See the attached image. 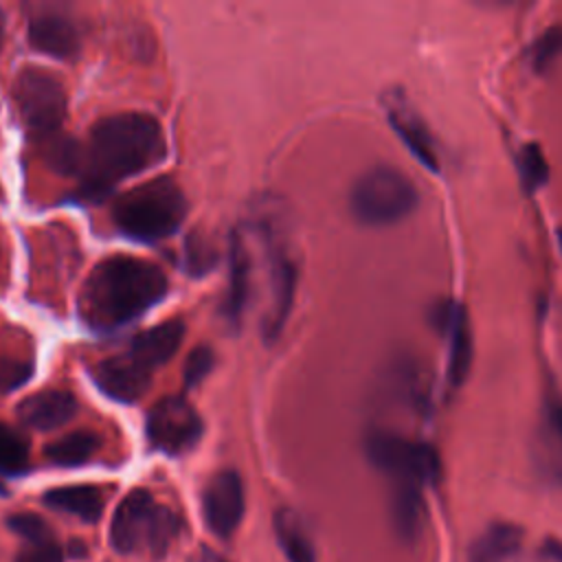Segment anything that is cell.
<instances>
[{"instance_id":"6da1fadb","label":"cell","mask_w":562,"mask_h":562,"mask_svg":"<svg viewBox=\"0 0 562 562\" xmlns=\"http://www.w3.org/2000/svg\"><path fill=\"white\" fill-rule=\"evenodd\" d=\"M165 134L158 121L143 112H119L101 119L81 147L79 171L83 191L101 195L127 176L162 160Z\"/></svg>"},{"instance_id":"7a4b0ae2","label":"cell","mask_w":562,"mask_h":562,"mask_svg":"<svg viewBox=\"0 0 562 562\" xmlns=\"http://www.w3.org/2000/svg\"><path fill=\"white\" fill-rule=\"evenodd\" d=\"M167 290V277L154 261L114 255L99 261L86 277L79 314L88 327L108 331L145 314Z\"/></svg>"},{"instance_id":"3957f363","label":"cell","mask_w":562,"mask_h":562,"mask_svg":"<svg viewBox=\"0 0 562 562\" xmlns=\"http://www.w3.org/2000/svg\"><path fill=\"white\" fill-rule=\"evenodd\" d=\"M187 213V200L169 176L147 180L125 191L112 206L116 228L140 241H156L173 235Z\"/></svg>"},{"instance_id":"277c9868","label":"cell","mask_w":562,"mask_h":562,"mask_svg":"<svg viewBox=\"0 0 562 562\" xmlns=\"http://www.w3.org/2000/svg\"><path fill=\"white\" fill-rule=\"evenodd\" d=\"M180 531L178 516L160 505L147 490H132L116 507L110 525V542L119 553L149 551L160 558Z\"/></svg>"},{"instance_id":"5b68a950","label":"cell","mask_w":562,"mask_h":562,"mask_svg":"<svg viewBox=\"0 0 562 562\" xmlns=\"http://www.w3.org/2000/svg\"><path fill=\"white\" fill-rule=\"evenodd\" d=\"M419 204L415 182L393 165H373L362 171L351 191L349 209L364 226H391L408 217Z\"/></svg>"},{"instance_id":"8992f818","label":"cell","mask_w":562,"mask_h":562,"mask_svg":"<svg viewBox=\"0 0 562 562\" xmlns=\"http://www.w3.org/2000/svg\"><path fill=\"white\" fill-rule=\"evenodd\" d=\"M364 450L369 461L393 483H411L424 490L441 476L439 452L428 441L393 430H373L364 439Z\"/></svg>"},{"instance_id":"52a82bcc","label":"cell","mask_w":562,"mask_h":562,"mask_svg":"<svg viewBox=\"0 0 562 562\" xmlns=\"http://www.w3.org/2000/svg\"><path fill=\"white\" fill-rule=\"evenodd\" d=\"M13 97L24 123L40 136L55 134L66 116V90L61 81L37 66L20 70Z\"/></svg>"},{"instance_id":"ba28073f","label":"cell","mask_w":562,"mask_h":562,"mask_svg":"<svg viewBox=\"0 0 562 562\" xmlns=\"http://www.w3.org/2000/svg\"><path fill=\"white\" fill-rule=\"evenodd\" d=\"M428 321L432 329L439 336H443L448 342L446 382H448V389L457 391L468 380L472 369V358H474L468 310L463 303L454 299H437L428 310Z\"/></svg>"},{"instance_id":"9c48e42d","label":"cell","mask_w":562,"mask_h":562,"mask_svg":"<svg viewBox=\"0 0 562 562\" xmlns=\"http://www.w3.org/2000/svg\"><path fill=\"white\" fill-rule=\"evenodd\" d=\"M204 424L198 411L180 395L154 404L147 415V439L151 448L171 457L189 452L202 437Z\"/></svg>"},{"instance_id":"30bf717a","label":"cell","mask_w":562,"mask_h":562,"mask_svg":"<svg viewBox=\"0 0 562 562\" xmlns=\"http://www.w3.org/2000/svg\"><path fill=\"white\" fill-rule=\"evenodd\" d=\"M384 114L393 127V132L402 138V143L408 147V151L432 173L441 171V154L435 143V136L430 127L426 125L424 116L417 112V108L411 103V99L397 90L391 88L382 97Z\"/></svg>"},{"instance_id":"8fae6325","label":"cell","mask_w":562,"mask_h":562,"mask_svg":"<svg viewBox=\"0 0 562 562\" xmlns=\"http://www.w3.org/2000/svg\"><path fill=\"white\" fill-rule=\"evenodd\" d=\"M244 483L235 470L215 472L202 492L206 527L217 538H231L244 518Z\"/></svg>"},{"instance_id":"7c38bea8","label":"cell","mask_w":562,"mask_h":562,"mask_svg":"<svg viewBox=\"0 0 562 562\" xmlns=\"http://www.w3.org/2000/svg\"><path fill=\"white\" fill-rule=\"evenodd\" d=\"M151 375L154 373H149L136 360H132L127 351L119 356H110L97 362L92 369V378L99 384V389L105 395L121 402L138 400L147 391Z\"/></svg>"},{"instance_id":"4fadbf2b","label":"cell","mask_w":562,"mask_h":562,"mask_svg":"<svg viewBox=\"0 0 562 562\" xmlns=\"http://www.w3.org/2000/svg\"><path fill=\"white\" fill-rule=\"evenodd\" d=\"M525 529L509 520L490 522L468 547V562H520Z\"/></svg>"},{"instance_id":"5bb4252c","label":"cell","mask_w":562,"mask_h":562,"mask_svg":"<svg viewBox=\"0 0 562 562\" xmlns=\"http://www.w3.org/2000/svg\"><path fill=\"white\" fill-rule=\"evenodd\" d=\"M77 397L66 389H44L29 397H24L18 406V417L22 424L37 428V430H50L77 413Z\"/></svg>"},{"instance_id":"9a60e30c","label":"cell","mask_w":562,"mask_h":562,"mask_svg":"<svg viewBox=\"0 0 562 562\" xmlns=\"http://www.w3.org/2000/svg\"><path fill=\"white\" fill-rule=\"evenodd\" d=\"M184 336V323L180 318H171L158 323L140 334L130 342L127 353L149 373H154L160 364L173 358Z\"/></svg>"},{"instance_id":"2e32d148","label":"cell","mask_w":562,"mask_h":562,"mask_svg":"<svg viewBox=\"0 0 562 562\" xmlns=\"http://www.w3.org/2000/svg\"><path fill=\"white\" fill-rule=\"evenodd\" d=\"M29 42L33 48L57 59H70L79 50V33L75 24L59 13L33 15L29 20Z\"/></svg>"},{"instance_id":"e0dca14e","label":"cell","mask_w":562,"mask_h":562,"mask_svg":"<svg viewBox=\"0 0 562 562\" xmlns=\"http://www.w3.org/2000/svg\"><path fill=\"white\" fill-rule=\"evenodd\" d=\"M44 505L61 512V514H70L83 522H97L103 514V492L97 485H64V487H53L42 496Z\"/></svg>"},{"instance_id":"ac0fdd59","label":"cell","mask_w":562,"mask_h":562,"mask_svg":"<svg viewBox=\"0 0 562 562\" xmlns=\"http://www.w3.org/2000/svg\"><path fill=\"white\" fill-rule=\"evenodd\" d=\"M274 533L290 562H316V551L307 529L292 509L283 507L274 514Z\"/></svg>"},{"instance_id":"d6986e66","label":"cell","mask_w":562,"mask_h":562,"mask_svg":"<svg viewBox=\"0 0 562 562\" xmlns=\"http://www.w3.org/2000/svg\"><path fill=\"white\" fill-rule=\"evenodd\" d=\"M99 446V437L94 432L88 430H77L70 435H64L61 439H55L46 446L44 454L53 465H61V468H75L81 465L86 461L92 459V454L97 452Z\"/></svg>"},{"instance_id":"ffe728a7","label":"cell","mask_w":562,"mask_h":562,"mask_svg":"<svg viewBox=\"0 0 562 562\" xmlns=\"http://www.w3.org/2000/svg\"><path fill=\"white\" fill-rule=\"evenodd\" d=\"M391 509H393V522L397 525V531L406 538H413L422 525V509H424L422 487L411 483H393Z\"/></svg>"},{"instance_id":"44dd1931","label":"cell","mask_w":562,"mask_h":562,"mask_svg":"<svg viewBox=\"0 0 562 562\" xmlns=\"http://www.w3.org/2000/svg\"><path fill=\"white\" fill-rule=\"evenodd\" d=\"M542 448L547 463L562 476V395L549 391L542 406Z\"/></svg>"},{"instance_id":"7402d4cb","label":"cell","mask_w":562,"mask_h":562,"mask_svg":"<svg viewBox=\"0 0 562 562\" xmlns=\"http://www.w3.org/2000/svg\"><path fill=\"white\" fill-rule=\"evenodd\" d=\"M248 277H250V266H248V252L241 244V239H233L231 248V285H228V296L224 312L231 321H237L244 303L248 299Z\"/></svg>"},{"instance_id":"603a6c76","label":"cell","mask_w":562,"mask_h":562,"mask_svg":"<svg viewBox=\"0 0 562 562\" xmlns=\"http://www.w3.org/2000/svg\"><path fill=\"white\" fill-rule=\"evenodd\" d=\"M7 527L11 531H15L22 540H26V544L31 549H37V551H44V553H57L61 555V549L55 540V533L53 529L35 514H11L7 518Z\"/></svg>"},{"instance_id":"cb8c5ba5","label":"cell","mask_w":562,"mask_h":562,"mask_svg":"<svg viewBox=\"0 0 562 562\" xmlns=\"http://www.w3.org/2000/svg\"><path fill=\"white\" fill-rule=\"evenodd\" d=\"M518 176L527 193L538 191L549 180V162L538 143H527L518 151Z\"/></svg>"},{"instance_id":"d4e9b609","label":"cell","mask_w":562,"mask_h":562,"mask_svg":"<svg viewBox=\"0 0 562 562\" xmlns=\"http://www.w3.org/2000/svg\"><path fill=\"white\" fill-rule=\"evenodd\" d=\"M29 468V443L13 428L0 424V474L15 476Z\"/></svg>"},{"instance_id":"484cf974","label":"cell","mask_w":562,"mask_h":562,"mask_svg":"<svg viewBox=\"0 0 562 562\" xmlns=\"http://www.w3.org/2000/svg\"><path fill=\"white\" fill-rule=\"evenodd\" d=\"M562 53V29L560 26H553L549 31H544L531 46V53H529V59H531V66L533 70L542 72L551 66V61Z\"/></svg>"},{"instance_id":"4316f807","label":"cell","mask_w":562,"mask_h":562,"mask_svg":"<svg viewBox=\"0 0 562 562\" xmlns=\"http://www.w3.org/2000/svg\"><path fill=\"white\" fill-rule=\"evenodd\" d=\"M184 252H187V255H184L187 270H189L191 274H195V277L206 274V272L215 266V259H217L213 246L206 244V241H204L202 237H198V235H191V237L187 239Z\"/></svg>"},{"instance_id":"83f0119b","label":"cell","mask_w":562,"mask_h":562,"mask_svg":"<svg viewBox=\"0 0 562 562\" xmlns=\"http://www.w3.org/2000/svg\"><path fill=\"white\" fill-rule=\"evenodd\" d=\"M211 369H213V353H211V349L209 347H195L189 353L187 362H184V373H182L184 384L189 389H193L200 380H204L209 375Z\"/></svg>"},{"instance_id":"f1b7e54d","label":"cell","mask_w":562,"mask_h":562,"mask_svg":"<svg viewBox=\"0 0 562 562\" xmlns=\"http://www.w3.org/2000/svg\"><path fill=\"white\" fill-rule=\"evenodd\" d=\"M29 378V367L18 360H0V391L15 389Z\"/></svg>"},{"instance_id":"f546056e","label":"cell","mask_w":562,"mask_h":562,"mask_svg":"<svg viewBox=\"0 0 562 562\" xmlns=\"http://www.w3.org/2000/svg\"><path fill=\"white\" fill-rule=\"evenodd\" d=\"M536 562H562V542L553 536L544 538L538 547Z\"/></svg>"},{"instance_id":"4dcf8cb0","label":"cell","mask_w":562,"mask_h":562,"mask_svg":"<svg viewBox=\"0 0 562 562\" xmlns=\"http://www.w3.org/2000/svg\"><path fill=\"white\" fill-rule=\"evenodd\" d=\"M18 562H61V555H57V553H44V551H37V549L26 547V549L18 555Z\"/></svg>"},{"instance_id":"1f68e13d","label":"cell","mask_w":562,"mask_h":562,"mask_svg":"<svg viewBox=\"0 0 562 562\" xmlns=\"http://www.w3.org/2000/svg\"><path fill=\"white\" fill-rule=\"evenodd\" d=\"M2 40H4V15L0 11V44H2Z\"/></svg>"}]
</instances>
